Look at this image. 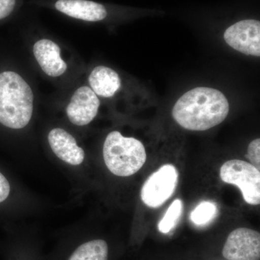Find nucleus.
Returning <instances> with one entry per match:
<instances>
[{
	"label": "nucleus",
	"mask_w": 260,
	"mask_h": 260,
	"mask_svg": "<svg viewBox=\"0 0 260 260\" xmlns=\"http://www.w3.org/2000/svg\"><path fill=\"white\" fill-rule=\"evenodd\" d=\"M229 112V102L222 92L198 87L179 98L173 108L172 116L184 129L205 131L223 122Z\"/></svg>",
	"instance_id": "obj_1"
},
{
	"label": "nucleus",
	"mask_w": 260,
	"mask_h": 260,
	"mask_svg": "<svg viewBox=\"0 0 260 260\" xmlns=\"http://www.w3.org/2000/svg\"><path fill=\"white\" fill-rule=\"evenodd\" d=\"M34 110V94L20 75L0 73V123L12 129L28 125Z\"/></svg>",
	"instance_id": "obj_2"
},
{
	"label": "nucleus",
	"mask_w": 260,
	"mask_h": 260,
	"mask_svg": "<svg viewBox=\"0 0 260 260\" xmlns=\"http://www.w3.org/2000/svg\"><path fill=\"white\" fill-rule=\"evenodd\" d=\"M109 170L118 177H129L139 172L146 161L145 148L140 140L122 136L119 132L109 133L103 149Z\"/></svg>",
	"instance_id": "obj_3"
},
{
	"label": "nucleus",
	"mask_w": 260,
	"mask_h": 260,
	"mask_svg": "<svg viewBox=\"0 0 260 260\" xmlns=\"http://www.w3.org/2000/svg\"><path fill=\"white\" fill-rule=\"evenodd\" d=\"M220 177L227 184L237 186L244 201L249 205L260 203V172L249 162L231 160L220 168Z\"/></svg>",
	"instance_id": "obj_4"
},
{
	"label": "nucleus",
	"mask_w": 260,
	"mask_h": 260,
	"mask_svg": "<svg viewBox=\"0 0 260 260\" xmlns=\"http://www.w3.org/2000/svg\"><path fill=\"white\" fill-rule=\"evenodd\" d=\"M178 182V172L172 164H166L145 181L141 189V199L147 206H161L174 194Z\"/></svg>",
	"instance_id": "obj_5"
},
{
	"label": "nucleus",
	"mask_w": 260,
	"mask_h": 260,
	"mask_svg": "<svg viewBox=\"0 0 260 260\" xmlns=\"http://www.w3.org/2000/svg\"><path fill=\"white\" fill-rule=\"evenodd\" d=\"M223 255L228 260H259V233L247 228L233 231L224 244Z\"/></svg>",
	"instance_id": "obj_6"
},
{
	"label": "nucleus",
	"mask_w": 260,
	"mask_h": 260,
	"mask_svg": "<svg viewBox=\"0 0 260 260\" xmlns=\"http://www.w3.org/2000/svg\"><path fill=\"white\" fill-rule=\"evenodd\" d=\"M224 40L233 49L246 55L260 56V23L259 20H244L237 22L225 30Z\"/></svg>",
	"instance_id": "obj_7"
},
{
	"label": "nucleus",
	"mask_w": 260,
	"mask_h": 260,
	"mask_svg": "<svg viewBox=\"0 0 260 260\" xmlns=\"http://www.w3.org/2000/svg\"><path fill=\"white\" fill-rule=\"evenodd\" d=\"M100 101L91 88L80 87L72 97L67 107V114L70 121L77 126L87 125L97 115Z\"/></svg>",
	"instance_id": "obj_8"
},
{
	"label": "nucleus",
	"mask_w": 260,
	"mask_h": 260,
	"mask_svg": "<svg viewBox=\"0 0 260 260\" xmlns=\"http://www.w3.org/2000/svg\"><path fill=\"white\" fill-rule=\"evenodd\" d=\"M49 145L56 156L63 161L73 166L83 162L85 153L77 144L75 138L61 128L51 130L48 136Z\"/></svg>",
	"instance_id": "obj_9"
},
{
	"label": "nucleus",
	"mask_w": 260,
	"mask_h": 260,
	"mask_svg": "<svg viewBox=\"0 0 260 260\" xmlns=\"http://www.w3.org/2000/svg\"><path fill=\"white\" fill-rule=\"evenodd\" d=\"M60 48L49 39L36 43L34 54L43 71L51 77L60 76L66 71L67 64L60 56Z\"/></svg>",
	"instance_id": "obj_10"
},
{
	"label": "nucleus",
	"mask_w": 260,
	"mask_h": 260,
	"mask_svg": "<svg viewBox=\"0 0 260 260\" xmlns=\"http://www.w3.org/2000/svg\"><path fill=\"white\" fill-rule=\"evenodd\" d=\"M55 8L68 16L85 21H100L107 16L104 5L88 0H58Z\"/></svg>",
	"instance_id": "obj_11"
},
{
	"label": "nucleus",
	"mask_w": 260,
	"mask_h": 260,
	"mask_svg": "<svg viewBox=\"0 0 260 260\" xmlns=\"http://www.w3.org/2000/svg\"><path fill=\"white\" fill-rule=\"evenodd\" d=\"M88 80L94 93L102 97H112L121 86L119 75L107 67L94 68Z\"/></svg>",
	"instance_id": "obj_12"
},
{
	"label": "nucleus",
	"mask_w": 260,
	"mask_h": 260,
	"mask_svg": "<svg viewBox=\"0 0 260 260\" xmlns=\"http://www.w3.org/2000/svg\"><path fill=\"white\" fill-rule=\"evenodd\" d=\"M217 212L216 205L213 202H202L191 211V220L195 225H205L215 218Z\"/></svg>",
	"instance_id": "obj_13"
},
{
	"label": "nucleus",
	"mask_w": 260,
	"mask_h": 260,
	"mask_svg": "<svg viewBox=\"0 0 260 260\" xmlns=\"http://www.w3.org/2000/svg\"><path fill=\"white\" fill-rule=\"evenodd\" d=\"M182 210V201L179 199L174 200L159 223V231L164 234L171 232L175 227L178 220L180 218Z\"/></svg>",
	"instance_id": "obj_14"
},
{
	"label": "nucleus",
	"mask_w": 260,
	"mask_h": 260,
	"mask_svg": "<svg viewBox=\"0 0 260 260\" xmlns=\"http://www.w3.org/2000/svg\"><path fill=\"white\" fill-rule=\"evenodd\" d=\"M246 158L251 162V165L260 169V139L257 138L251 141L248 146Z\"/></svg>",
	"instance_id": "obj_15"
},
{
	"label": "nucleus",
	"mask_w": 260,
	"mask_h": 260,
	"mask_svg": "<svg viewBox=\"0 0 260 260\" xmlns=\"http://www.w3.org/2000/svg\"><path fill=\"white\" fill-rule=\"evenodd\" d=\"M15 5V0H0V20L9 16Z\"/></svg>",
	"instance_id": "obj_16"
},
{
	"label": "nucleus",
	"mask_w": 260,
	"mask_h": 260,
	"mask_svg": "<svg viewBox=\"0 0 260 260\" xmlns=\"http://www.w3.org/2000/svg\"><path fill=\"white\" fill-rule=\"evenodd\" d=\"M10 186L8 179L0 173V203L5 201L9 196Z\"/></svg>",
	"instance_id": "obj_17"
}]
</instances>
